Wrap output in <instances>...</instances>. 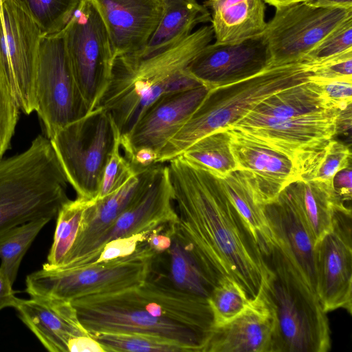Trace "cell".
<instances>
[{"mask_svg": "<svg viewBox=\"0 0 352 352\" xmlns=\"http://www.w3.org/2000/svg\"><path fill=\"white\" fill-rule=\"evenodd\" d=\"M42 35L34 22L12 0L0 8V65L20 110H36L35 78Z\"/></svg>", "mask_w": 352, "mask_h": 352, "instance_id": "7c38bea8", "label": "cell"}, {"mask_svg": "<svg viewBox=\"0 0 352 352\" xmlns=\"http://www.w3.org/2000/svg\"><path fill=\"white\" fill-rule=\"evenodd\" d=\"M161 163L135 174L122 186L101 199H96L85 210L77 238L60 267L73 268L87 258L101 235L150 186Z\"/></svg>", "mask_w": 352, "mask_h": 352, "instance_id": "ac0fdd59", "label": "cell"}, {"mask_svg": "<svg viewBox=\"0 0 352 352\" xmlns=\"http://www.w3.org/2000/svg\"><path fill=\"white\" fill-rule=\"evenodd\" d=\"M154 255L145 241L126 256L70 269L42 267L26 277L25 291L30 296L69 300L121 292L145 280Z\"/></svg>", "mask_w": 352, "mask_h": 352, "instance_id": "8992f818", "label": "cell"}, {"mask_svg": "<svg viewBox=\"0 0 352 352\" xmlns=\"http://www.w3.org/2000/svg\"><path fill=\"white\" fill-rule=\"evenodd\" d=\"M6 0H3V1H5Z\"/></svg>", "mask_w": 352, "mask_h": 352, "instance_id": "f907efd6", "label": "cell"}, {"mask_svg": "<svg viewBox=\"0 0 352 352\" xmlns=\"http://www.w3.org/2000/svg\"><path fill=\"white\" fill-rule=\"evenodd\" d=\"M50 140L39 135L23 152L0 160V236L41 218L52 219L69 199Z\"/></svg>", "mask_w": 352, "mask_h": 352, "instance_id": "277c9868", "label": "cell"}, {"mask_svg": "<svg viewBox=\"0 0 352 352\" xmlns=\"http://www.w3.org/2000/svg\"><path fill=\"white\" fill-rule=\"evenodd\" d=\"M251 299L232 278H219L208 298L212 314V327L223 326L239 316L249 306Z\"/></svg>", "mask_w": 352, "mask_h": 352, "instance_id": "d590c367", "label": "cell"}, {"mask_svg": "<svg viewBox=\"0 0 352 352\" xmlns=\"http://www.w3.org/2000/svg\"><path fill=\"white\" fill-rule=\"evenodd\" d=\"M231 139L228 129L217 130L195 142L180 155L214 176L223 179L237 169L231 150Z\"/></svg>", "mask_w": 352, "mask_h": 352, "instance_id": "4dcf8cb0", "label": "cell"}, {"mask_svg": "<svg viewBox=\"0 0 352 352\" xmlns=\"http://www.w3.org/2000/svg\"><path fill=\"white\" fill-rule=\"evenodd\" d=\"M208 91L201 85L167 94L157 99L142 113L131 132L120 139L124 157L129 160L140 148H149L158 155Z\"/></svg>", "mask_w": 352, "mask_h": 352, "instance_id": "2e32d148", "label": "cell"}, {"mask_svg": "<svg viewBox=\"0 0 352 352\" xmlns=\"http://www.w3.org/2000/svg\"><path fill=\"white\" fill-rule=\"evenodd\" d=\"M230 200L248 226L264 257L276 246L251 178L244 170L236 169L220 179Z\"/></svg>", "mask_w": 352, "mask_h": 352, "instance_id": "f546056e", "label": "cell"}, {"mask_svg": "<svg viewBox=\"0 0 352 352\" xmlns=\"http://www.w3.org/2000/svg\"><path fill=\"white\" fill-rule=\"evenodd\" d=\"M36 25L42 36L65 27L80 0H12Z\"/></svg>", "mask_w": 352, "mask_h": 352, "instance_id": "e575fe53", "label": "cell"}, {"mask_svg": "<svg viewBox=\"0 0 352 352\" xmlns=\"http://www.w3.org/2000/svg\"><path fill=\"white\" fill-rule=\"evenodd\" d=\"M351 175V166H349L339 170L333 178L332 188L336 209L351 210L346 205V202H351L352 198Z\"/></svg>", "mask_w": 352, "mask_h": 352, "instance_id": "7bdbcfd3", "label": "cell"}, {"mask_svg": "<svg viewBox=\"0 0 352 352\" xmlns=\"http://www.w3.org/2000/svg\"><path fill=\"white\" fill-rule=\"evenodd\" d=\"M20 111L0 65V160L10 147Z\"/></svg>", "mask_w": 352, "mask_h": 352, "instance_id": "74e56055", "label": "cell"}, {"mask_svg": "<svg viewBox=\"0 0 352 352\" xmlns=\"http://www.w3.org/2000/svg\"><path fill=\"white\" fill-rule=\"evenodd\" d=\"M14 308L20 320L51 352H69L76 338L89 336L71 300L41 296L17 298Z\"/></svg>", "mask_w": 352, "mask_h": 352, "instance_id": "ffe728a7", "label": "cell"}, {"mask_svg": "<svg viewBox=\"0 0 352 352\" xmlns=\"http://www.w3.org/2000/svg\"><path fill=\"white\" fill-rule=\"evenodd\" d=\"M307 2L324 8H352V0H308Z\"/></svg>", "mask_w": 352, "mask_h": 352, "instance_id": "7dc6e473", "label": "cell"}, {"mask_svg": "<svg viewBox=\"0 0 352 352\" xmlns=\"http://www.w3.org/2000/svg\"><path fill=\"white\" fill-rule=\"evenodd\" d=\"M351 104L346 108L338 109L336 120V135L351 131Z\"/></svg>", "mask_w": 352, "mask_h": 352, "instance_id": "bcb514c9", "label": "cell"}, {"mask_svg": "<svg viewBox=\"0 0 352 352\" xmlns=\"http://www.w3.org/2000/svg\"><path fill=\"white\" fill-rule=\"evenodd\" d=\"M228 129L237 169L248 172L263 205L276 200L287 185L299 180L295 163L287 155L236 130Z\"/></svg>", "mask_w": 352, "mask_h": 352, "instance_id": "d6986e66", "label": "cell"}, {"mask_svg": "<svg viewBox=\"0 0 352 352\" xmlns=\"http://www.w3.org/2000/svg\"><path fill=\"white\" fill-rule=\"evenodd\" d=\"M36 110L50 140L88 109L76 83L62 30L41 37L35 78Z\"/></svg>", "mask_w": 352, "mask_h": 352, "instance_id": "30bf717a", "label": "cell"}, {"mask_svg": "<svg viewBox=\"0 0 352 352\" xmlns=\"http://www.w3.org/2000/svg\"><path fill=\"white\" fill-rule=\"evenodd\" d=\"M168 162L178 232L217 283L230 277L254 298L269 267L220 179L182 155Z\"/></svg>", "mask_w": 352, "mask_h": 352, "instance_id": "6da1fadb", "label": "cell"}, {"mask_svg": "<svg viewBox=\"0 0 352 352\" xmlns=\"http://www.w3.org/2000/svg\"><path fill=\"white\" fill-rule=\"evenodd\" d=\"M213 36L212 25H204L161 52L114 58L109 82L97 107L110 113L120 138L131 132L146 109L162 96L203 85L187 67Z\"/></svg>", "mask_w": 352, "mask_h": 352, "instance_id": "7a4b0ae2", "label": "cell"}, {"mask_svg": "<svg viewBox=\"0 0 352 352\" xmlns=\"http://www.w3.org/2000/svg\"><path fill=\"white\" fill-rule=\"evenodd\" d=\"M133 290L146 311L153 316L209 335L212 327V314L208 298L177 289L165 275L151 269L145 280Z\"/></svg>", "mask_w": 352, "mask_h": 352, "instance_id": "44dd1931", "label": "cell"}, {"mask_svg": "<svg viewBox=\"0 0 352 352\" xmlns=\"http://www.w3.org/2000/svg\"><path fill=\"white\" fill-rule=\"evenodd\" d=\"M95 199L76 197L61 206L56 215L53 242L47 262L42 267L56 270L60 267L77 238L85 210Z\"/></svg>", "mask_w": 352, "mask_h": 352, "instance_id": "d6a6232c", "label": "cell"}, {"mask_svg": "<svg viewBox=\"0 0 352 352\" xmlns=\"http://www.w3.org/2000/svg\"><path fill=\"white\" fill-rule=\"evenodd\" d=\"M173 202L168 167L161 163L148 188L100 236L90 255L74 267L94 263L103 246L110 241L177 221Z\"/></svg>", "mask_w": 352, "mask_h": 352, "instance_id": "e0dca14e", "label": "cell"}, {"mask_svg": "<svg viewBox=\"0 0 352 352\" xmlns=\"http://www.w3.org/2000/svg\"><path fill=\"white\" fill-rule=\"evenodd\" d=\"M160 21L143 50L136 53L151 56L176 45L189 36L199 23L211 21L209 10L196 0H160Z\"/></svg>", "mask_w": 352, "mask_h": 352, "instance_id": "83f0119b", "label": "cell"}, {"mask_svg": "<svg viewBox=\"0 0 352 352\" xmlns=\"http://www.w3.org/2000/svg\"><path fill=\"white\" fill-rule=\"evenodd\" d=\"M276 246L305 285L316 296L315 243L289 201L282 192L263 205Z\"/></svg>", "mask_w": 352, "mask_h": 352, "instance_id": "603a6c76", "label": "cell"}, {"mask_svg": "<svg viewBox=\"0 0 352 352\" xmlns=\"http://www.w3.org/2000/svg\"><path fill=\"white\" fill-rule=\"evenodd\" d=\"M350 50H352V17L326 36L304 60L321 64Z\"/></svg>", "mask_w": 352, "mask_h": 352, "instance_id": "f35d334b", "label": "cell"}, {"mask_svg": "<svg viewBox=\"0 0 352 352\" xmlns=\"http://www.w3.org/2000/svg\"><path fill=\"white\" fill-rule=\"evenodd\" d=\"M270 66L263 34L206 45L190 61L189 74L209 90L250 78Z\"/></svg>", "mask_w": 352, "mask_h": 352, "instance_id": "9a60e30c", "label": "cell"}, {"mask_svg": "<svg viewBox=\"0 0 352 352\" xmlns=\"http://www.w3.org/2000/svg\"><path fill=\"white\" fill-rule=\"evenodd\" d=\"M62 32L76 83L90 112L98 107L109 82L115 58L94 0H80Z\"/></svg>", "mask_w": 352, "mask_h": 352, "instance_id": "9c48e42d", "label": "cell"}, {"mask_svg": "<svg viewBox=\"0 0 352 352\" xmlns=\"http://www.w3.org/2000/svg\"><path fill=\"white\" fill-rule=\"evenodd\" d=\"M319 65L302 60L268 66L246 79L210 89L186 122L160 151L156 163L168 162L202 137L229 128L272 94L311 80Z\"/></svg>", "mask_w": 352, "mask_h": 352, "instance_id": "3957f363", "label": "cell"}, {"mask_svg": "<svg viewBox=\"0 0 352 352\" xmlns=\"http://www.w3.org/2000/svg\"><path fill=\"white\" fill-rule=\"evenodd\" d=\"M3 0H0V8L2 6V3H3Z\"/></svg>", "mask_w": 352, "mask_h": 352, "instance_id": "681fc988", "label": "cell"}, {"mask_svg": "<svg viewBox=\"0 0 352 352\" xmlns=\"http://www.w3.org/2000/svg\"><path fill=\"white\" fill-rule=\"evenodd\" d=\"M269 272L260 290L274 317L271 352H327V313L275 246L265 257Z\"/></svg>", "mask_w": 352, "mask_h": 352, "instance_id": "5b68a950", "label": "cell"}, {"mask_svg": "<svg viewBox=\"0 0 352 352\" xmlns=\"http://www.w3.org/2000/svg\"><path fill=\"white\" fill-rule=\"evenodd\" d=\"M282 192L304 223L315 244L332 228L336 209L332 184L297 180Z\"/></svg>", "mask_w": 352, "mask_h": 352, "instance_id": "4316f807", "label": "cell"}, {"mask_svg": "<svg viewBox=\"0 0 352 352\" xmlns=\"http://www.w3.org/2000/svg\"><path fill=\"white\" fill-rule=\"evenodd\" d=\"M13 283L6 273L0 268V311L6 307H13L17 297L12 289Z\"/></svg>", "mask_w": 352, "mask_h": 352, "instance_id": "ee69618b", "label": "cell"}, {"mask_svg": "<svg viewBox=\"0 0 352 352\" xmlns=\"http://www.w3.org/2000/svg\"><path fill=\"white\" fill-rule=\"evenodd\" d=\"M311 79L316 82L352 79V50L321 63Z\"/></svg>", "mask_w": 352, "mask_h": 352, "instance_id": "60d3db41", "label": "cell"}, {"mask_svg": "<svg viewBox=\"0 0 352 352\" xmlns=\"http://www.w3.org/2000/svg\"><path fill=\"white\" fill-rule=\"evenodd\" d=\"M331 108L320 85L311 80L272 94L241 118L282 120Z\"/></svg>", "mask_w": 352, "mask_h": 352, "instance_id": "f1b7e54d", "label": "cell"}, {"mask_svg": "<svg viewBox=\"0 0 352 352\" xmlns=\"http://www.w3.org/2000/svg\"><path fill=\"white\" fill-rule=\"evenodd\" d=\"M349 146L333 139L322 146L305 154L296 162L299 180L332 184L335 175L351 164Z\"/></svg>", "mask_w": 352, "mask_h": 352, "instance_id": "1f68e13d", "label": "cell"}, {"mask_svg": "<svg viewBox=\"0 0 352 352\" xmlns=\"http://www.w3.org/2000/svg\"><path fill=\"white\" fill-rule=\"evenodd\" d=\"M316 82L320 85L324 96L335 108L342 109L351 104L352 79H338Z\"/></svg>", "mask_w": 352, "mask_h": 352, "instance_id": "b9f144b4", "label": "cell"}, {"mask_svg": "<svg viewBox=\"0 0 352 352\" xmlns=\"http://www.w3.org/2000/svg\"><path fill=\"white\" fill-rule=\"evenodd\" d=\"M51 220L41 218L30 221L12 228L0 236V268L12 283L26 252L42 228Z\"/></svg>", "mask_w": 352, "mask_h": 352, "instance_id": "836d02e7", "label": "cell"}, {"mask_svg": "<svg viewBox=\"0 0 352 352\" xmlns=\"http://www.w3.org/2000/svg\"><path fill=\"white\" fill-rule=\"evenodd\" d=\"M316 295L326 313H352L351 210L336 209L331 230L314 245Z\"/></svg>", "mask_w": 352, "mask_h": 352, "instance_id": "4fadbf2b", "label": "cell"}, {"mask_svg": "<svg viewBox=\"0 0 352 352\" xmlns=\"http://www.w3.org/2000/svg\"><path fill=\"white\" fill-rule=\"evenodd\" d=\"M72 301L78 318L89 333H142L162 337L202 352L208 335L146 311L133 288L121 292L90 296Z\"/></svg>", "mask_w": 352, "mask_h": 352, "instance_id": "ba28073f", "label": "cell"}, {"mask_svg": "<svg viewBox=\"0 0 352 352\" xmlns=\"http://www.w3.org/2000/svg\"><path fill=\"white\" fill-rule=\"evenodd\" d=\"M69 352H105L102 346L91 335L74 338L69 345Z\"/></svg>", "mask_w": 352, "mask_h": 352, "instance_id": "f6af8a7d", "label": "cell"}, {"mask_svg": "<svg viewBox=\"0 0 352 352\" xmlns=\"http://www.w3.org/2000/svg\"><path fill=\"white\" fill-rule=\"evenodd\" d=\"M120 151L119 140L106 166L96 199H101L117 190L137 174L130 162L122 155Z\"/></svg>", "mask_w": 352, "mask_h": 352, "instance_id": "ab89813d", "label": "cell"}, {"mask_svg": "<svg viewBox=\"0 0 352 352\" xmlns=\"http://www.w3.org/2000/svg\"><path fill=\"white\" fill-rule=\"evenodd\" d=\"M106 25L114 56L142 52L162 14L160 0H94Z\"/></svg>", "mask_w": 352, "mask_h": 352, "instance_id": "7402d4cb", "label": "cell"}, {"mask_svg": "<svg viewBox=\"0 0 352 352\" xmlns=\"http://www.w3.org/2000/svg\"><path fill=\"white\" fill-rule=\"evenodd\" d=\"M352 17V8H324L307 1L276 8L263 34L270 66L304 60L326 36Z\"/></svg>", "mask_w": 352, "mask_h": 352, "instance_id": "8fae6325", "label": "cell"}, {"mask_svg": "<svg viewBox=\"0 0 352 352\" xmlns=\"http://www.w3.org/2000/svg\"><path fill=\"white\" fill-rule=\"evenodd\" d=\"M307 1L308 0H264L265 3L274 6L276 8Z\"/></svg>", "mask_w": 352, "mask_h": 352, "instance_id": "c3c4849f", "label": "cell"}, {"mask_svg": "<svg viewBox=\"0 0 352 352\" xmlns=\"http://www.w3.org/2000/svg\"><path fill=\"white\" fill-rule=\"evenodd\" d=\"M153 265L175 287L208 298L217 283L207 274L181 236L175 223L170 246L155 254Z\"/></svg>", "mask_w": 352, "mask_h": 352, "instance_id": "484cf974", "label": "cell"}, {"mask_svg": "<svg viewBox=\"0 0 352 352\" xmlns=\"http://www.w3.org/2000/svg\"><path fill=\"white\" fill-rule=\"evenodd\" d=\"M338 112L331 108L282 120L241 118L228 129L285 154L296 164L333 138Z\"/></svg>", "mask_w": 352, "mask_h": 352, "instance_id": "5bb4252c", "label": "cell"}, {"mask_svg": "<svg viewBox=\"0 0 352 352\" xmlns=\"http://www.w3.org/2000/svg\"><path fill=\"white\" fill-rule=\"evenodd\" d=\"M273 331L272 310L259 290L239 316L212 327L203 352H271Z\"/></svg>", "mask_w": 352, "mask_h": 352, "instance_id": "cb8c5ba5", "label": "cell"}, {"mask_svg": "<svg viewBox=\"0 0 352 352\" xmlns=\"http://www.w3.org/2000/svg\"><path fill=\"white\" fill-rule=\"evenodd\" d=\"M264 0H206L216 42H234L262 34L266 27Z\"/></svg>", "mask_w": 352, "mask_h": 352, "instance_id": "d4e9b609", "label": "cell"}, {"mask_svg": "<svg viewBox=\"0 0 352 352\" xmlns=\"http://www.w3.org/2000/svg\"><path fill=\"white\" fill-rule=\"evenodd\" d=\"M120 138L110 113L98 107L60 129L50 140L77 197L96 199L106 166Z\"/></svg>", "mask_w": 352, "mask_h": 352, "instance_id": "52a82bcc", "label": "cell"}, {"mask_svg": "<svg viewBox=\"0 0 352 352\" xmlns=\"http://www.w3.org/2000/svg\"><path fill=\"white\" fill-rule=\"evenodd\" d=\"M105 352H189L170 340L142 333L98 332L90 334Z\"/></svg>", "mask_w": 352, "mask_h": 352, "instance_id": "8d00e7d4", "label": "cell"}]
</instances>
